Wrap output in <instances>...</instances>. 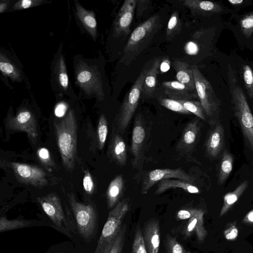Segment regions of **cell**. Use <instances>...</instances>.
I'll return each instance as SVG.
<instances>
[{
    "mask_svg": "<svg viewBox=\"0 0 253 253\" xmlns=\"http://www.w3.org/2000/svg\"><path fill=\"white\" fill-rule=\"evenodd\" d=\"M56 141L62 165L68 171H72L77 159V123L73 110L59 121L54 122Z\"/></svg>",
    "mask_w": 253,
    "mask_h": 253,
    "instance_id": "1",
    "label": "cell"
},
{
    "mask_svg": "<svg viewBox=\"0 0 253 253\" xmlns=\"http://www.w3.org/2000/svg\"><path fill=\"white\" fill-rule=\"evenodd\" d=\"M161 17L155 15L139 25L131 33L125 45L121 63L129 65L148 46L161 26Z\"/></svg>",
    "mask_w": 253,
    "mask_h": 253,
    "instance_id": "2",
    "label": "cell"
},
{
    "mask_svg": "<svg viewBox=\"0 0 253 253\" xmlns=\"http://www.w3.org/2000/svg\"><path fill=\"white\" fill-rule=\"evenodd\" d=\"M230 81L231 103L235 116L246 143L253 154V115L242 88L236 84V78H230Z\"/></svg>",
    "mask_w": 253,
    "mask_h": 253,
    "instance_id": "3",
    "label": "cell"
},
{
    "mask_svg": "<svg viewBox=\"0 0 253 253\" xmlns=\"http://www.w3.org/2000/svg\"><path fill=\"white\" fill-rule=\"evenodd\" d=\"M129 209V199L126 198L109 211L94 253H109Z\"/></svg>",
    "mask_w": 253,
    "mask_h": 253,
    "instance_id": "4",
    "label": "cell"
},
{
    "mask_svg": "<svg viewBox=\"0 0 253 253\" xmlns=\"http://www.w3.org/2000/svg\"><path fill=\"white\" fill-rule=\"evenodd\" d=\"M147 70L143 69L130 89L125 95L114 119L113 128L123 134L137 108L142 94L143 83Z\"/></svg>",
    "mask_w": 253,
    "mask_h": 253,
    "instance_id": "5",
    "label": "cell"
},
{
    "mask_svg": "<svg viewBox=\"0 0 253 253\" xmlns=\"http://www.w3.org/2000/svg\"><path fill=\"white\" fill-rule=\"evenodd\" d=\"M68 199L80 234L85 240H90L97 230L96 210L91 204L85 205L77 201L73 193L68 194Z\"/></svg>",
    "mask_w": 253,
    "mask_h": 253,
    "instance_id": "6",
    "label": "cell"
},
{
    "mask_svg": "<svg viewBox=\"0 0 253 253\" xmlns=\"http://www.w3.org/2000/svg\"><path fill=\"white\" fill-rule=\"evenodd\" d=\"M149 128L148 123L141 113H138L134 120L130 145L133 168H142L149 136Z\"/></svg>",
    "mask_w": 253,
    "mask_h": 253,
    "instance_id": "7",
    "label": "cell"
},
{
    "mask_svg": "<svg viewBox=\"0 0 253 253\" xmlns=\"http://www.w3.org/2000/svg\"><path fill=\"white\" fill-rule=\"evenodd\" d=\"M77 84L87 95L95 94L100 100L104 97L101 75L94 66L80 61L76 66Z\"/></svg>",
    "mask_w": 253,
    "mask_h": 253,
    "instance_id": "8",
    "label": "cell"
},
{
    "mask_svg": "<svg viewBox=\"0 0 253 253\" xmlns=\"http://www.w3.org/2000/svg\"><path fill=\"white\" fill-rule=\"evenodd\" d=\"M195 80L196 92L205 111L206 117L211 118L219 107V101L211 83L202 74L196 65L191 66Z\"/></svg>",
    "mask_w": 253,
    "mask_h": 253,
    "instance_id": "9",
    "label": "cell"
},
{
    "mask_svg": "<svg viewBox=\"0 0 253 253\" xmlns=\"http://www.w3.org/2000/svg\"><path fill=\"white\" fill-rule=\"evenodd\" d=\"M10 166L16 178L21 183L37 188L48 184L46 173L40 168L17 162L11 163Z\"/></svg>",
    "mask_w": 253,
    "mask_h": 253,
    "instance_id": "10",
    "label": "cell"
},
{
    "mask_svg": "<svg viewBox=\"0 0 253 253\" xmlns=\"http://www.w3.org/2000/svg\"><path fill=\"white\" fill-rule=\"evenodd\" d=\"M37 201L53 224L64 232L67 231L68 223L58 196L54 192L50 193L38 197Z\"/></svg>",
    "mask_w": 253,
    "mask_h": 253,
    "instance_id": "11",
    "label": "cell"
},
{
    "mask_svg": "<svg viewBox=\"0 0 253 253\" xmlns=\"http://www.w3.org/2000/svg\"><path fill=\"white\" fill-rule=\"evenodd\" d=\"M6 126L8 128L25 132L33 143L38 138L37 122L34 115L29 110L22 109L13 116L7 117Z\"/></svg>",
    "mask_w": 253,
    "mask_h": 253,
    "instance_id": "12",
    "label": "cell"
},
{
    "mask_svg": "<svg viewBox=\"0 0 253 253\" xmlns=\"http://www.w3.org/2000/svg\"><path fill=\"white\" fill-rule=\"evenodd\" d=\"M176 178L191 183L195 182V178L186 173L181 168L175 169H158L149 171L145 176L142 184L141 193L146 194L155 184L163 180Z\"/></svg>",
    "mask_w": 253,
    "mask_h": 253,
    "instance_id": "13",
    "label": "cell"
},
{
    "mask_svg": "<svg viewBox=\"0 0 253 253\" xmlns=\"http://www.w3.org/2000/svg\"><path fill=\"white\" fill-rule=\"evenodd\" d=\"M200 129V123L196 118L186 125L176 146L177 150L181 154L188 157L193 153L197 143Z\"/></svg>",
    "mask_w": 253,
    "mask_h": 253,
    "instance_id": "14",
    "label": "cell"
},
{
    "mask_svg": "<svg viewBox=\"0 0 253 253\" xmlns=\"http://www.w3.org/2000/svg\"><path fill=\"white\" fill-rule=\"evenodd\" d=\"M137 0H125L115 19L114 32L117 37L125 36L130 32Z\"/></svg>",
    "mask_w": 253,
    "mask_h": 253,
    "instance_id": "15",
    "label": "cell"
},
{
    "mask_svg": "<svg viewBox=\"0 0 253 253\" xmlns=\"http://www.w3.org/2000/svg\"><path fill=\"white\" fill-rule=\"evenodd\" d=\"M107 154L110 160L116 165L121 167L126 165L127 159L126 144L122 134L114 128L112 129Z\"/></svg>",
    "mask_w": 253,
    "mask_h": 253,
    "instance_id": "16",
    "label": "cell"
},
{
    "mask_svg": "<svg viewBox=\"0 0 253 253\" xmlns=\"http://www.w3.org/2000/svg\"><path fill=\"white\" fill-rule=\"evenodd\" d=\"M211 124L212 126L209 132L206 141V152L210 157L215 158L223 147L224 129L220 123L214 121Z\"/></svg>",
    "mask_w": 253,
    "mask_h": 253,
    "instance_id": "17",
    "label": "cell"
},
{
    "mask_svg": "<svg viewBox=\"0 0 253 253\" xmlns=\"http://www.w3.org/2000/svg\"><path fill=\"white\" fill-rule=\"evenodd\" d=\"M148 253H159L161 230L158 220L151 219L145 224L142 234Z\"/></svg>",
    "mask_w": 253,
    "mask_h": 253,
    "instance_id": "18",
    "label": "cell"
},
{
    "mask_svg": "<svg viewBox=\"0 0 253 253\" xmlns=\"http://www.w3.org/2000/svg\"><path fill=\"white\" fill-rule=\"evenodd\" d=\"M162 85L165 93L169 98L176 100L199 99L196 92L177 81H165Z\"/></svg>",
    "mask_w": 253,
    "mask_h": 253,
    "instance_id": "19",
    "label": "cell"
},
{
    "mask_svg": "<svg viewBox=\"0 0 253 253\" xmlns=\"http://www.w3.org/2000/svg\"><path fill=\"white\" fill-rule=\"evenodd\" d=\"M204 213L202 209H196L194 214L188 219L183 230V234L186 237H189L195 233L199 242L204 241L208 235L204 225Z\"/></svg>",
    "mask_w": 253,
    "mask_h": 253,
    "instance_id": "20",
    "label": "cell"
},
{
    "mask_svg": "<svg viewBox=\"0 0 253 253\" xmlns=\"http://www.w3.org/2000/svg\"><path fill=\"white\" fill-rule=\"evenodd\" d=\"M125 188V181L121 174L117 175L110 183L107 191L106 199L108 209H113L120 201Z\"/></svg>",
    "mask_w": 253,
    "mask_h": 253,
    "instance_id": "21",
    "label": "cell"
},
{
    "mask_svg": "<svg viewBox=\"0 0 253 253\" xmlns=\"http://www.w3.org/2000/svg\"><path fill=\"white\" fill-rule=\"evenodd\" d=\"M181 188L191 194H199V189L193 183L176 178L163 180L158 182L157 188L155 191V195L161 194L167 190L173 188Z\"/></svg>",
    "mask_w": 253,
    "mask_h": 253,
    "instance_id": "22",
    "label": "cell"
},
{
    "mask_svg": "<svg viewBox=\"0 0 253 253\" xmlns=\"http://www.w3.org/2000/svg\"><path fill=\"white\" fill-rule=\"evenodd\" d=\"M74 2L78 18L95 40L97 36V22L94 12L85 9L77 0H75Z\"/></svg>",
    "mask_w": 253,
    "mask_h": 253,
    "instance_id": "23",
    "label": "cell"
},
{
    "mask_svg": "<svg viewBox=\"0 0 253 253\" xmlns=\"http://www.w3.org/2000/svg\"><path fill=\"white\" fill-rule=\"evenodd\" d=\"M173 67L176 72L177 81L194 92H196L194 74L191 66L185 62L174 60L173 62Z\"/></svg>",
    "mask_w": 253,
    "mask_h": 253,
    "instance_id": "24",
    "label": "cell"
},
{
    "mask_svg": "<svg viewBox=\"0 0 253 253\" xmlns=\"http://www.w3.org/2000/svg\"><path fill=\"white\" fill-rule=\"evenodd\" d=\"M161 60L156 59L150 68L147 70L143 85L142 94L143 97L149 98L153 94L157 85Z\"/></svg>",
    "mask_w": 253,
    "mask_h": 253,
    "instance_id": "25",
    "label": "cell"
},
{
    "mask_svg": "<svg viewBox=\"0 0 253 253\" xmlns=\"http://www.w3.org/2000/svg\"><path fill=\"white\" fill-rule=\"evenodd\" d=\"M183 5L191 12L197 14L217 13L222 10L218 3L210 1L185 0L183 1Z\"/></svg>",
    "mask_w": 253,
    "mask_h": 253,
    "instance_id": "26",
    "label": "cell"
},
{
    "mask_svg": "<svg viewBox=\"0 0 253 253\" xmlns=\"http://www.w3.org/2000/svg\"><path fill=\"white\" fill-rule=\"evenodd\" d=\"M248 182L245 180L237 186L233 192L228 193L224 196L223 204L219 213L220 217L225 214L238 200L248 187Z\"/></svg>",
    "mask_w": 253,
    "mask_h": 253,
    "instance_id": "27",
    "label": "cell"
},
{
    "mask_svg": "<svg viewBox=\"0 0 253 253\" xmlns=\"http://www.w3.org/2000/svg\"><path fill=\"white\" fill-rule=\"evenodd\" d=\"M0 70L3 76L8 77L14 81L21 79L19 69L2 52L0 53Z\"/></svg>",
    "mask_w": 253,
    "mask_h": 253,
    "instance_id": "28",
    "label": "cell"
},
{
    "mask_svg": "<svg viewBox=\"0 0 253 253\" xmlns=\"http://www.w3.org/2000/svg\"><path fill=\"white\" fill-rule=\"evenodd\" d=\"M233 166V157L227 150L223 153L220 162L217 183L222 184L230 174Z\"/></svg>",
    "mask_w": 253,
    "mask_h": 253,
    "instance_id": "29",
    "label": "cell"
},
{
    "mask_svg": "<svg viewBox=\"0 0 253 253\" xmlns=\"http://www.w3.org/2000/svg\"><path fill=\"white\" fill-rule=\"evenodd\" d=\"M34 221L30 220L14 219H8L5 216L0 218V232L2 233L31 226Z\"/></svg>",
    "mask_w": 253,
    "mask_h": 253,
    "instance_id": "30",
    "label": "cell"
},
{
    "mask_svg": "<svg viewBox=\"0 0 253 253\" xmlns=\"http://www.w3.org/2000/svg\"><path fill=\"white\" fill-rule=\"evenodd\" d=\"M182 23L178 11H174L170 16L166 29V38L168 40L173 39L181 30Z\"/></svg>",
    "mask_w": 253,
    "mask_h": 253,
    "instance_id": "31",
    "label": "cell"
},
{
    "mask_svg": "<svg viewBox=\"0 0 253 253\" xmlns=\"http://www.w3.org/2000/svg\"><path fill=\"white\" fill-rule=\"evenodd\" d=\"M55 73L60 86L66 90L68 86L69 79L64 57L62 55L56 62Z\"/></svg>",
    "mask_w": 253,
    "mask_h": 253,
    "instance_id": "32",
    "label": "cell"
},
{
    "mask_svg": "<svg viewBox=\"0 0 253 253\" xmlns=\"http://www.w3.org/2000/svg\"><path fill=\"white\" fill-rule=\"evenodd\" d=\"M108 132V122L106 116L102 114L100 115L97 127V139L99 149L103 148Z\"/></svg>",
    "mask_w": 253,
    "mask_h": 253,
    "instance_id": "33",
    "label": "cell"
},
{
    "mask_svg": "<svg viewBox=\"0 0 253 253\" xmlns=\"http://www.w3.org/2000/svg\"><path fill=\"white\" fill-rule=\"evenodd\" d=\"M178 101L190 113L194 114L197 117L204 121L207 120L205 111L200 101L193 100H181Z\"/></svg>",
    "mask_w": 253,
    "mask_h": 253,
    "instance_id": "34",
    "label": "cell"
},
{
    "mask_svg": "<svg viewBox=\"0 0 253 253\" xmlns=\"http://www.w3.org/2000/svg\"><path fill=\"white\" fill-rule=\"evenodd\" d=\"M132 253H148L143 234L139 225L136 226L134 232Z\"/></svg>",
    "mask_w": 253,
    "mask_h": 253,
    "instance_id": "35",
    "label": "cell"
},
{
    "mask_svg": "<svg viewBox=\"0 0 253 253\" xmlns=\"http://www.w3.org/2000/svg\"><path fill=\"white\" fill-rule=\"evenodd\" d=\"M160 104L169 110L182 114H190L178 100L169 98H162L159 99Z\"/></svg>",
    "mask_w": 253,
    "mask_h": 253,
    "instance_id": "36",
    "label": "cell"
},
{
    "mask_svg": "<svg viewBox=\"0 0 253 253\" xmlns=\"http://www.w3.org/2000/svg\"><path fill=\"white\" fill-rule=\"evenodd\" d=\"M167 253H189L175 237L167 234L165 240Z\"/></svg>",
    "mask_w": 253,
    "mask_h": 253,
    "instance_id": "37",
    "label": "cell"
},
{
    "mask_svg": "<svg viewBox=\"0 0 253 253\" xmlns=\"http://www.w3.org/2000/svg\"><path fill=\"white\" fill-rule=\"evenodd\" d=\"M243 77L244 85L247 93L253 100V71L248 65L243 67Z\"/></svg>",
    "mask_w": 253,
    "mask_h": 253,
    "instance_id": "38",
    "label": "cell"
},
{
    "mask_svg": "<svg viewBox=\"0 0 253 253\" xmlns=\"http://www.w3.org/2000/svg\"><path fill=\"white\" fill-rule=\"evenodd\" d=\"M126 226L123 224L109 253H122L125 246Z\"/></svg>",
    "mask_w": 253,
    "mask_h": 253,
    "instance_id": "39",
    "label": "cell"
},
{
    "mask_svg": "<svg viewBox=\"0 0 253 253\" xmlns=\"http://www.w3.org/2000/svg\"><path fill=\"white\" fill-rule=\"evenodd\" d=\"M240 25L244 35L250 38L253 33V13L243 17L240 21Z\"/></svg>",
    "mask_w": 253,
    "mask_h": 253,
    "instance_id": "40",
    "label": "cell"
},
{
    "mask_svg": "<svg viewBox=\"0 0 253 253\" xmlns=\"http://www.w3.org/2000/svg\"><path fill=\"white\" fill-rule=\"evenodd\" d=\"M37 154L39 161L45 167L49 168L54 167V162L51 159L48 150L46 148L42 147L39 148L37 150Z\"/></svg>",
    "mask_w": 253,
    "mask_h": 253,
    "instance_id": "41",
    "label": "cell"
},
{
    "mask_svg": "<svg viewBox=\"0 0 253 253\" xmlns=\"http://www.w3.org/2000/svg\"><path fill=\"white\" fill-rule=\"evenodd\" d=\"M48 2L44 0H21L16 2L12 6L14 10H21L37 6Z\"/></svg>",
    "mask_w": 253,
    "mask_h": 253,
    "instance_id": "42",
    "label": "cell"
},
{
    "mask_svg": "<svg viewBox=\"0 0 253 253\" xmlns=\"http://www.w3.org/2000/svg\"><path fill=\"white\" fill-rule=\"evenodd\" d=\"M84 189L85 192L89 195L92 194L95 188V185L92 176L87 170L84 171L83 180Z\"/></svg>",
    "mask_w": 253,
    "mask_h": 253,
    "instance_id": "43",
    "label": "cell"
},
{
    "mask_svg": "<svg viewBox=\"0 0 253 253\" xmlns=\"http://www.w3.org/2000/svg\"><path fill=\"white\" fill-rule=\"evenodd\" d=\"M235 223L236 222L230 223L224 231V237L228 240H234L238 237V229Z\"/></svg>",
    "mask_w": 253,
    "mask_h": 253,
    "instance_id": "44",
    "label": "cell"
},
{
    "mask_svg": "<svg viewBox=\"0 0 253 253\" xmlns=\"http://www.w3.org/2000/svg\"><path fill=\"white\" fill-rule=\"evenodd\" d=\"M196 209L180 210L176 213V218L180 220L189 219L194 213Z\"/></svg>",
    "mask_w": 253,
    "mask_h": 253,
    "instance_id": "45",
    "label": "cell"
},
{
    "mask_svg": "<svg viewBox=\"0 0 253 253\" xmlns=\"http://www.w3.org/2000/svg\"><path fill=\"white\" fill-rule=\"evenodd\" d=\"M150 0H137L136 3V13L137 16H140L143 12L147 9Z\"/></svg>",
    "mask_w": 253,
    "mask_h": 253,
    "instance_id": "46",
    "label": "cell"
},
{
    "mask_svg": "<svg viewBox=\"0 0 253 253\" xmlns=\"http://www.w3.org/2000/svg\"><path fill=\"white\" fill-rule=\"evenodd\" d=\"M67 109V105L64 102H60L55 107V115L58 117H62L65 115Z\"/></svg>",
    "mask_w": 253,
    "mask_h": 253,
    "instance_id": "47",
    "label": "cell"
},
{
    "mask_svg": "<svg viewBox=\"0 0 253 253\" xmlns=\"http://www.w3.org/2000/svg\"><path fill=\"white\" fill-rule=\"evenodd\" d=\"M170 61L168 57H165L161 61L160 70L162 73H164L168 71L170 67Z\"/></svg>",
    "mask_w": 253,
    "mask_h": 253,
    "instance_id": "48",
    "label": "cell"
},
{
    "mask_svg": "<svg viewBox=\"0 0 253 253\" xmlns=\"http://www.w3.org/2000/svg\"><path fill=\"white\" fill-rule=\"evenodd\" d=\"M243 222L248 224H253V210L246 214L243 219Z\"/></svg>",
    "mask_w": 253,
    "mask_h": 253,
    "instance_id": "49",
    "label": "cell"
},
{
    "mask_svg": "<svg viewBox=\"0 0 253 253\" xmlns=\"http://www.w3.org/2000/svg\"><path fill=\"white\" fill-rule=\"evenodd\" d=\"M9 4V1L4 0L1 1L0 3V13L3 12L7 8Z\"/></svg>",
    "mask_w": 253,
    "mask_h": 253,
    "instance_id": "50",
    "label": "cell"
},
{
    "mask_svg": "<svg viewBox=\"0 0 253 253\" xmlns=\"http://www.w3.org/2000/svg\"><path fill=\"white\" fill-rule=\"evenodd\" d=\"M228 1L234 5H239L244 2L243 0H229Z\"/></svg>",
    "mask_w": 253,
    "mask_h": 253,
    "instance_id": "51",
    "label": "cell"
},
{
    "mask_svg": "<svg viewBox=\"0 0 253 253\" xmlns=\"http://www.w3.org/2000/svg\"></svg>",
    "mask_w": 253,
    "mask_h": 253,
    "instance_id": "52",
    "label": "cell"
}]
</instances>
